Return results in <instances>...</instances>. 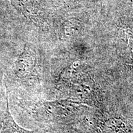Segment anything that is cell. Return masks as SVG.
Segmentation results:
<instances>
[{
  "label": "cell",
  "instance_id": "cell-1",
  "mask_svg": "<svg viewBox=\"0 0 133 133\" xmlns=\"http://www.w3.org/2000/svg\"><path fill=\"white\" fill-rule=\"evenodd\" d=\"M35 64V54L25 45L15 62V74L20 78H25L31 74Z\"/></svg>",
  "mask_w": 133,
  "mask_h": 133
},
{
  "label": "cell",
  "instance_id": "cell-2",
  "mask_svg": "<svg viewBox=\"0 0 133 133\" xmlns=\"http://www.w3.org/2000/svg\"><path fill=\"white\" fill-rule=\"evenodd\" d=\"M3 119L1 133H33L34 131H29L20 126L13 118L9 109L8 94H6V109Z\"/></svg>",
  "mask_w": 133,
  "mask_h": 133
}]
</instances>
